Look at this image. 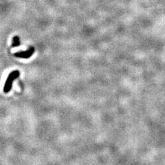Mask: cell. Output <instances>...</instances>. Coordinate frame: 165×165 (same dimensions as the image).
I'll list each match as a JSON object with an SVG mask.
<instances>
[{
  "instance_id": "1",
  "label": "cell",
  "mask_w": 165,
  "mask_h": 165,
  "mask_svg": "<svg viewBox=\"0 0 165 165\" xmlns=\"http://www.w3.org/2000/svg\"><path fill=\"white\" fill-rule=\"evenodd\" d=\"M20 73L19 71L18 70H15L11 72L9 74L8 78H7V80L6 81L5 85H4V92L5 93H8L10 91L11 89H12V86L13 81L19 76Z\"/></svg>"
},
{
  "instance_id": "2",
  "label": "cell",
  "mask_w": 165,
  "mask_h": 165,
  "mask_svg": "<svg viewBox=\"0 0 165 165\" xmlns=\"http://www.w3.org/2000/svg\"><path fill=\"white\" fill-rule=\"evenodd\" d=\"M35 49L34 47H31L26 51H23V52H18L14 54L15 57L18 58H22V59H28L31 56L34 54Z\"/></svg>"
},
{
  "instance_id": "3",
  "label": "cell",
  "mask_w": 165,
  "mask_h": 165,
  "mask_svg": "<svg viewBox=\"0 0 165 165\" xmlns=\"http://www.w3.org/2000/svg\"><path fill=\"white\" fill-rule=\"evenodd\" d=\"M20 46V39L19 37L18 36H15L13 37V43H12V47L15 48L18 47V46Z\"/></svg>"
}]
</instances>
